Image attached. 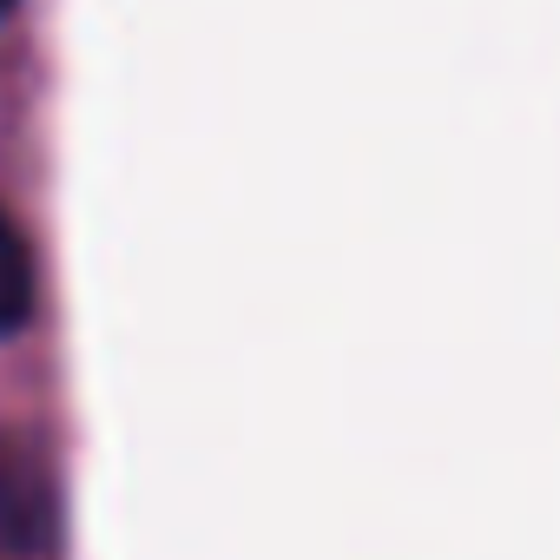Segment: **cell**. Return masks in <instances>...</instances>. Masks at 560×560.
Masks as SVG:
<instances>
[{"mask_svg":"<svg viewBox=\"0 0 560 560\" xmlns=\"http://www.w3.org/2000/svg\"><path fill=\"white\" fill-rule=\"evenodd\" d=\"M54 521H60V501H54L40 455L14 435H0V540L21 553H40L54 540Z\"/></svg>","mask_w":560,"mask_h":560,"instance_id":"6da1fadb","label":"cell"},{"mask_svg":"<svg viewBox=\"0 0 560 560\" xmlns=\"http://www.w3.org/2000/svg\"><path fill=\"white\" fill-rule=\"evenodd\" d=\"M34 298H40V277H34V244L14 224V211L0 205V337H14L34 324Z\"/></svg>","mask_w":560,"mask_h":560,"instance_id":"7a4b0ae2","label":"cell"},{"mask_svg":"<svg viewBox=\"0 0 560 560\" xmlns=\"http://www.w3.org/2000/svg\"><path fill=\"white\" fill-rule=\"evenodd\" d=\"M21 14V0H0V21H14Z\"/></svg>","mask_w":560,"mask_h":560,"instance_id":"3957f363","label":"cell"}]
</instances>
